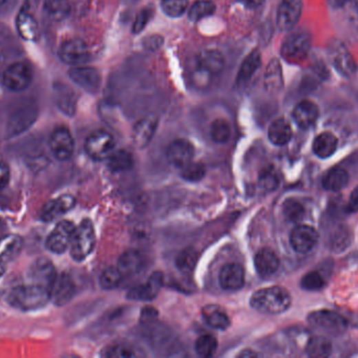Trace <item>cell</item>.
Wrapping results in <instances>:
<instances>
[{"label": "cell", "instance_id": "15", "mask_svg": "<svg viewBox=\"0 0 358 358\" xmlns=\"http://www.w3.org/2000/svg\"><path fill=\"white\" fill-rule=\"evenodd\" d=\"M194 157V146L186 139H176L173 141L167 150V158L175 167H182L192 162Z\"/></svg>", "mask_w": 358, "mask_h": 358}, {"label": "cell", "instance_id": "53", "mask_svg": "<svg viewBox=\"0 0 358 358\" xmlns=\"http://www.w3.org/2000/svg\"><path fill=\"white\" fill-rule=\"evenodd\" d=\"M237 1L241 3V5L245 6V7L253 9V8H258L262 6L265 0H237Z\"/></svg>", "mask_w": 358, "mask_h": 358}, {"label": "cell", "instance_id": "8", "mask_svg": "<svg viewBox=\"0 0 358 358\" xmlns=\"http://www.w3.org/2000/svg\"><path fill=\"white\" fill-rule=\"evenodd\" d=\"M6 88L13 92L27 90L33 81L31 66L24 62H15L6 70L3 78Z\"/></svg>", "mask_w": 358, "mask_h": 358}, {"label": "cell", "instance_id": "18", "mask_svg": "<svg viewBox=\"0 0 358 358\" xmlns=\"http://www.w3.org/2000/svg\"><path fill=\"white\" fill-rule=\"evenodd\" d=\"M220 286L224 290L236 291L242 288L245 281L244 269L237 263L225 265L219 275Z\"/></svg>", "mask_w": 358, "mask_h": 358}, {"label": "cell", "instance_id": "13", "mask_svg": "<svg viewBox=\"0 0 358 358\" xmlns=\"http://www.w3.org/2000/svg\"><path fill=\"white\" fill-rule=\"evenodd\" d=\"M57 277V271H56L53 263L44 257L34 261L29 271L31 283L44 286L46 288L50 289V292H52V288H53Z\"/></svg>", "mask_w": 358, "mask_h": 358}, {"label": "cell", "instance_id": "51", "mask_svg": "<svg viewBox=\"0 0 358 358\" xmlns=\"http://www.w3.org/2000/svg\"><path fill=\"white\" fill-rule=\"evenodd\" d=\"M10 182V168L7 163L0 161V190L8 186Z\"/></svg>", "mask_w": 358, "mask_h": 358}, {"label": "cell", "instance_id": "50", "mask_svg": "<svg viewBox=\"0 0 358 358\" xmlns=\"http://www.w3.org/2000/svg\"><path fill=\"white\" fill-rule=\"evenodd\" d=\"M105 356L112 358H129L134 357L136 354L130 348L125 347V346H114L110 348L105 353Z\"/></svg>", "mask_w": 358, "mask_h": 358}, {"label": "cell", "instance_id": "22", "mask_svg": "<svg viewBox=\"0 0 358 358\" xmlns=\"http://www.w3.org/2000/svg\"><path fill=\"white\" fill-rule=\"evenodd\" d=\"M224 57L216 50H206L197 57V68L209 76L217 75L224 68Z\"/></svg>", "mask_w": 358, "mask_h": 358}, {"label": "cell", "instance_id": "47", "mask_svg": "<svg viewBox=\"0 0 358 358\" xmlns=\"http://www.w3.org/2000/svg\"><path fill=\"white\" fill-rule=\"evenodd\" d=\"M330 244L333 250H345L350 244V231L348 230V228L344 226L337 228L332 235Z\"/></svg>", "mask_w": 358, "mask_h": 358}, {"label": "cell", "instance_id": "19", "mask_svg": "<svg viewBox=\"0 0 358 358\" xmlns=\"http://www.w3.org/2000/svg\"><path fill=\"white\" fill-rule=\"evenodd\" d=\"M158 124V118L156 115H150V116L140 119V121L134 126V132H132L134 144L140 148L148 146L156 134Z\"/></svg>", "mask_w": 358, "mask_h": 358}, {"label": "cell", "instance_id": "29", "mask_svg": "<svg viewBox=\"0 0 358 358\" xmlns=\"http://www.w3.org/2000/svg\"><path fill=\"white\" fill-rule=\"evenodd\" d=\"M144 257L138 251H126L118 259V269L124 275H134L144 268Z\"/></svg>", "mask_w": 358, "mask_h": 358}, {"label": "cell", "instance_id": "27", "mask_svg": "<svg viewBox=\"0 0 358 358\" xmlns=\"http://www.w3.org/2000/svg\"><path fill=\"white\" fill-rule=\"evenodd\" d=\"M337 144L339 141L332 132H322L313 141V152L319 158H329L337 152Z\"/></svg>", "mask_w": 358, "mask_h": 358}, {"label": "cell", "instance_id": "4", "mask_svg": "<svg viewBox=\"0 0 358 358\" xmlns=\"http://www.w3.org/2000/svg\"><path fill=\"white\" fill-rule=\"evenodd\" d=\"M327 51L330 62L339 75L348 78L356 73L357 64L344 42L337 39L332 40L328 44Z\"/></svg>", "mask_w": 358, "mask_h": 358}, {"label": "cell", "instance_id": "56", "mask_svg": "<svg viewBox=\"0 0 358 358\" xmlns=\"http://www.w3.org/2000/svg\"><path fill=\"white\" fill-rule=\"evenodd\" d=\"M354 3H355L356 10H357L358 12V0H353Z\"/></svg>", "mask_w": 358, "mask_h": 358}, {"label": "cell", "instance_id": "49", "mask_svg": "<svg viewBox=\"0 0 358 358\" xmlns=\"http://www.w3.org/2000/svg\"><path fill=\"white\" fill-rule=\"evenodd\" d=\"M153 11L151 9H144L136 16L134 23V33L138 34L145 29L148 22L152 18Z\"/></svg>", "mask_w": 358, "mask_h": 358}, {"label": "cell", "instance_id": "40", "mask_svg": "<svg viewBox=\"0 0 358 358\" xmlns=\"http://www.w3.org/2000/svg\"><path fill=\"white\" fill-rule=\"evenodd\" d=\"M218 341L213 335H201L197 339L195 349L201 357H211L216 353Z\"/></svg>", "mask_w": 358, "mask_h": 358}, {"label": "cell", "instance_id": "16", "mask_svg": "<svg viewBox=\"0 0 358 358\" xmlns=\"http://www.w3.org/2000/svg\"><path fill=\"white\" fill-rule=\"evenodd\" d=\"M68 74L70 79L86 92H98L101 86V76L96 68L81 66H74Z\"/></svg>", "mask_w": 358, "mask_h": 358}, {"label": "cell", "instance_id": "21", "mask_svg": "<svg viewBox=\"0 0 358 358\" xmlns=\"http://www.w3.org/2000/svg\"><path fill=\"white\" fill-rule=\"evenodd\" d=\"M76 292L74 281L66 273L58 275L52 288V299L57 306L70 303Z\"/></svg>", "mask_w": 358, "mask_h": 358}, {"label": "cell", "instance_id": "44", "mask_svg": "<svg viewBox=\"0 0 358 358\" xmlns=\"http://www.w3.org/2000/svg\"><path fill=\"white\" fill-rule=\"evenodd\" d=\"M189 0H162L160 7L169 17H179L188 9Z\"/></svg>", "mask_w": 358, "mask_h": 358}, {"label": "cell", "instance_id": "24", "mask_svg": "<svg viewBox=\"0 0 358 358\" xmlns=\"http://www.w3.org/2000/svg\"><path fill=\"white\" fill-rule=\"evenodd\" d=\"M255 270L262 277H271L277 272L280 259L275 251L269 248L261 249L255 257Z\"/></svg>", "mask_w": 358, "mask_h": 358}, {"label": "cell", "instance_id": "6", "mask_svg": "<svg viewBox=\"0 0 358 358\" xmlns=\"http://www.w3.org/2000/svg\"><path fill=\"white\" fill-rule=\"evenodd\" d=\"M116 148V140L105 130H96L86 139L85 150L90 158L103 161L109 158Z\"/></svg>", "mask_w": 358, "mask_h": 358}, {"label": "cell", "instance_id": "55", "mask_svg": "<svg viewBox=\"0 0 358 358\" xmlns=\"http://www.w3.org/2000/svg\"><path fill=\"white\" fill-rule=\"evenodd\" d=\"M6 271H7V264H5L3 261H0V277L5 275Z\"/></svg>", "mask_w": 358, "mask_h": 358}, {"label": "cell", "instance_id": "45", "mask_svg": "<svg viewBox=\"0 0 358 358\" xmlns=\"http://www.w3.org/2000/svg\"><path fill=\"white\" fill-rule=\"evenodd\" d=\"M206 166L202 163L191 162L182 168V177L189 182H199L206 176Z\"/></svg>", "mask_w": 358, "mask_h": 358}, {"label": "cell", "instance_id": "23", "mask_svg": "<svg viewBox=\"0 0 358 358\" xmlns=\"http://www.w3.org/2000/svg\"><path fill=\"white\" fill-rule=\"evenodd\" d=\"M293 117L299 128H309L319 118V108L309 100H303L295 106Z\"/></svg>", "mask_w": 358, "mask_h": 358}, {"label": "cell", "instance_id": "10", "mask_svg": "<svg viewBox=\"0 0 358 358\" xmlns=\"http://www.w3.org/2000/svg\"><path fill=\"white\" fill-rule=\"evenodd\" d=\"M59 56L64 63L80 66L90 61V52L85 41L79 38H74L62 44Z\"/></svg>", "mask_w": 358, "mask_h": 358}, {"label": "cell", "instance_id": "9", "mask_svg": "<svg viewBox=\"0 0 358 358\" xmlns=\"http://www.w3.org/2000/svg\"><path fill=\"white\" fill-rule=\"evenodd\" d=\"M76 227L67 220L61 221L56 225L54 230L48 235L46 240V248L56 255L65 252L72 244Z\"/></svg>", "mask_w": 358, "mask_h": 358}, {"label": "cell", "instance_id": "32", "mask_svg": "<svg viewBox=\"0 0 358 358\" xmlns=\"http://www.w3.org/2000/svg\"><path fill=\"white\" fill-rule=\"evenodd\" d=\"M17 30L23 39L33 41L38 37L39 34V28H38V22L36 21L33 15L28 13L27 11H21L17 17Z\"/></svg>", "mask_w": 358, "mask_h": 358}, {"label": "cell", "instance_id": "3", "mask_svg": "<svg viewBox=\"0 0 358 358\" xmlns=\"http://www.w3.org/2000/svg\"><path fill=\"white\" fill-rule=\"evenodd\" d=\"M96 231L92 221L85 219L76 227L70 244V255L76 261H82L94 251Z\"/></svg>", "mask_w": 358, "mask_h": 358}, {"label": "cell", "instance_id": "57", "mask_svg": "<svg viewBox=\"0 0 358 358\" xmlns=\"http://www.w3.org/2000/svg\"><path fill=\"white\" fill-rule=\"evenodd\" d=\"M6 3H7V0H0V6H3Z\"/></svg>", "mask_w": 358, "mask_h": 358}, {"label": "cell", "instance_id": "34", "mask_svg": "<svg viewBox=\"0 0 358 358\" xmlns=\"http://www.w3.org/2000/svg\"><path fill=\"white\" fill-rule=\"evenodd\" d=\"M265 88L269 92H277L283 88L282 68L277 59L269 62L265 73Z\"/></svg>", "mask_w": 358, "mask_h": 358}, {"label": "cell", "instance_id": "2", "mask_svg": "<svg viewBox=\"0 0 358 358\" xmlns=\"http://www.w3.org/2000/svg\"><path fill=\"white\" fill-rule=\"evenodd\" d=\"M291 305V297L288 291L279 286L260 289L251 297V307L264 315H280L288 310Z\"/></svg>", "mask_w": 358, "mask_h": 358}, {"label": "cell", "instance_id": "39", "mask_svg": "<svg viewBox=\"0 0 358 358\" xmlns=\"http://www.w3.org/2000/svg\"><path fill=\"white\" fill-rule=\"evenodd\" d=\"M197 263V253L194 249L187 248L177 255L176 264L177 269L182 273H191L194 270Z\"/></svg>", "mask_w": 358, "mask_h": 358}, {"label": "cell", "instance_id": "25", "mask_svg": "<svg viewBox=\"0 0 358 358\" xmlns=\"http://www.w3.org/2000/svg\"><path fill=\"white\" fill-rule=\"evenodd\" d=\"M23 240L18 235H7L0 237V261L8 264L21 252Z\"/></svg>", "mask_w": 358, "mask_h": 358}, {"label": "cell", "instance_id": "48", "mask_svg": "<svg viewBox=\"0 0 358 358\" xmlns=\"http://www.w3.org/2000/svg\"><path fill=\"white\" fill-rule=\"evenodd\" d=\"M279 177H277V172L275 170H264L261 175L260 177V184L263 188L266 189V190H269V192H273L277 188V185H279Z\"/></svg>", "mask_w": 358, "mask_h": 358}, {"label": "cell", "instance_id": "43", "mask_svg": "<svg viewBox=\"0 0 358 358\" xmlns=\"http://www.w3.org/2000/svg\"><path fill=\"white\" fill-rule=\"evenodd\" d=\"M211 136L217 143H225L231 138V126L224 119H217L211 126Z\"/></svg>", "mask_w": 358, "mask_h": 358}, {"label": "cell", "instance_id": "33", "mask_svg": "<svg viewBox=\"0 0 358 358\" xmlns=\"http://www.w3.org/2000/svg\"><path fill=\"white\" fill-rule=\"evenodd\" d=\"M56 98L60 110L68 116H72L76 112V96L72 90L65 84L55 86Z\"/></svg>", "mask_w": 358, "mask_h": 358}, {"label": "cell", "instance_id": "30", "mask_svg": "<svg viewBox=\"0 0 358 358\" xmlns=\"http://www.w3.org/2000/svg\"><path fill=\"white\" fill-rule=\"evenodd\" d=\"M202 317L210 327L217 330H225L231 325L229 315L219 306L211 305L202 309Z\"/></svg>", "mask_w": 358, "mask_h": 358}, {"label": "cell", "instance_id": "14", "mask_svg": "<svg viewBox=\"0 0 358 358\" xmlns=\"http://www.w3.org/2000/svg\"><path fill=\"white\" fill-rule=\"evenodd\" d=\"M319 232L313 227L299 225L291 235V244L299 253H307L313 250L319 242Z\"/></svg>", "mask_w": 358, "mask_h": 358}, {"label": "cell", "instance_id": "26", "mask_svg": "<svg viewBox=\"0 0 358 358\" xmlns=\"http://www.w3.org/2000/svg\"><path fill=\"white\" fill-rule=\"evenodd\" d=\"M349 183V174L341 167H333L326 172L322 180L324 189L328 192H339Z\"/></svg>", "mask_w": 358, "mask_h": 358}, {"label": "cell", "instance_id": "46", "mask_svg": "<svg viewBox=\"0 0 358 358\" xmlns=\"http://www.w3.org/2000/svg\"><path fill=\"white\" fill-rule=\"evenodd\" d=\"M326 281L321 273L311 271L304 275L301 281L302 288L307 291H319L325 287Z\"/></svg>", "mask_w": 358, "mask_h": 358}, {"label": "cell", "instance_id": "5", "mask_svg": "<svg viewBox=\"0 0 358 358\" xmlns=\"http://www.w3.org/2000/svg\"><path fill=\"white\" fill-rule=\"evenodd\" d=\"M311 49V38L309 34L297 32L291 34L283 42L281 55L291 63L303 61Z\"/></svg>", "mask_w": 358, "mask_h": 358}, {"label": "cell", "instance_id": "7", "mask_svg": "<svg viewBox=\"0 0 358 358\" xmlns=\"http://www.w3.org/2000/svg\"><path fill=\"white\" fill-rule=\"evenodd\" d=\"M311 326L331 335H339L347 329V321L331 310H317L308 315Z\"/></svg>", "mask_w": 358, "mask_h": 358}, {"label": "cell", "instance_id": "37", "mask_svg": "<svg viewBox=\"0 0 358 358\" xmlns=\"http://www.w3.org/2000/svg\"><path fill=\"white\" fill-rule=\"evenodd\" d=\"M123 277H124V275L120 272L118 267V268H116V267H108L103 272L101 273L100 279H98L101 288L104 289V290L116 289L122 283Z\"/></svg>", "mask_w": 358, "mask_h": 358}, {"label": "cell", "instance_id": "11", "mask_svg": "<svg viewBox=\"0 0 358 358\" xmlns=\"http://www.w3.org/2000/svg\"><path fill=\"white\" fill-rule=\"evenodd\" d=\"M50 148L57 160H70L74 150L72 132L66 128H56L50 136Z\"/></svg>", "mask_w": 358, "mask_h": 358}, {"label": "cell", "instance_id": "42", "mask_svg": "<svg viewBox=\"0 0 358 358\" xmlns=\"http://www.w3.org/2000/svg\"><path fill=\"white\" fill-rule=\"evenodd\" d=\"M45 10L53 19L62 20L70 13V3L67 0H46Z\"/></svg>", "mask_w": 358, "mask_h": 358}, {"label": "cell", "instance_id": "41", "mask_svg": "<svg viewBox=\"0 0 358 358\" xmlns=\"http://www.w3.org/2000/svg\"><path fill=\"white\" fill-rule=\"evenodd\" d=\"M283 213L289 222L299 223L305 216V208L295 199H288L283 204Z\"/></svg>", "mask_w": 358, "mask_h": 358}, {"label": "cell", "instance_id": "52", "mask_svg": "<svg viewBox=\"0 0 358 358\" xmlns=\"http://www.w3.org/2000/svg\"><path fill=\"white\" fill-rule=\"evenodd\" d=\"M347 208L349 212H358V186L352 192Z\"/></svg>", "mask_w": 358, "mask_h": 358}, {"label": "cell", "instance_id": "28", "mask_svg": "<svg viewBox=\"0 0 358 358\" xmlns=\"http://www.w3.org/2000/svg\"><path fill=\"white\" fill-rule=\"evenodd\" d=\"M268 138L275 146H285L293 138L291 124L285 119H277L269 126Z\"/></svg>", "mask_w": 358, "mask_h": 358}, {"label": "cell", "instance_id": "54", "mask_svg": "<svg viewBox=\"0 0 358 358\" xmlns=\"http://www.w3.org/2000/svg\"><path fill=\"white\" fill-rule=\"evenodd\" d=\"M332 1L335 3V7H343L349 0H332Z\"/></svg>", "mask_w": 358, "mask_h": 358}, {"label": "cell", "instance_id": "38", "mask_svg": "<svg viewBox=\"0 0 358 358\" xmlns=\"http://www.w3.org/2000/svg\"><path fill=\"white\" fill-rule=\"evenodd\" d=\"M216 6L210 0H198L191 7L189 11V18L192 21H199L203 18L208 17L215 13Z\"/></svg>", "mask_w": 358, "mask_h": 358}, {"label": "cell", "instance_id": "1", "mask_svg": "<svg viewBox=\"0 0 358 358\" xmlns=\"http://www.w3.org/2000/svg\"><path fill=\"white\" fill-rule=\"evenodd\" d=\"M52 299L50 289L39 284L16 286L8 295L10 305L23 311L41 309Z\"/></svg>", "mask_w": 358, "mask_h": 358}, {"label": "cell", "instance_id": "17", "mask_svg": "<svg viewBox=\"0 0 358 358\" xmlns=\"http://www.w3.org/2000/svg\"><path fill=\"white\" fill-rule=\"evenodd\" d=\"M76 205V199L70 195H63L44 205L41 211V219L44 222H53L64 213L72 210Z\"/></svg>", "mask_w": 358, "mask_h": 358}, {"label": "cell", "instance_id": "12", "mask_svg": "<svg viewBox=\"0 0 358 358\" xmlns=\"http://www.w3.org/2000/svg\"><path fill=\"white\" fill-rule=\"evenodd\" d=\"M303 11L302 0H282L277 10V23L281 31L287 32L295 27Z\"/></svg>", "mask_w": 358, "mask_h": 358}, {"label": "cell", "instance_id": "36", "mask_svg": "<svg viewBox=\"0 0 358 358\" xmlns=\"http://www.w3.org/2000/svg\"><path fill=\"white\" fill-rule=\"evenodd\" d=\"M134 164L132 155L127 150H118L112 152V156L108 158V165L110 170L114 172H125L131 168Z\"/></svg>", "mask_w": 358, "mask_h": 358}, {"label": "cell", "instance_id": "31", "mask_svg": "<svg viewBox=\"0 0 358 358\" xmlns=\"http://www.w3.org/2000/svg\"><path fill=\"white\" fill-rule=\"evenodd\" d=\"M261 66V54L259 51H253L242 62L237 75L236 83L238 86H243L249 83L253 74L258 70Z\"/></svg>", "mask_w": 358, "mask_h": 358}, {"label": "cell", "instance_id": "20", "mask_svg": "<svg viewBox=\"0 0 358 358\" xmlns=\"http://www.w3.org/2000/svg\"><path fill=\"white\" fill-rule=\"evenodd\" d=\"M162 286V275L160 272L153 273L146 284L136 286L128 292L127 297L134 301H151L156 299Z\"/></svg>", "mask_w": 358, "mask_h": 358}, {"label": "cell", "instance_id": "35", "mask_svg": "<svg viewBox=\"0 0 358 358\" xmlns=\"http://www.w3.org/2000/svg\"><path fill=\"white\" fill-rule=\"evenodd\" d=\"M306 353L313 358L328 357L332 353V344L324 337H311L306 345Z\"/></svg>", "mask_w": 358, "mask_h": 358}]
</instances>
